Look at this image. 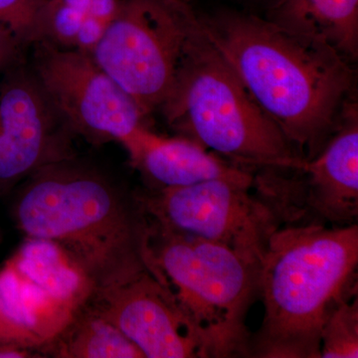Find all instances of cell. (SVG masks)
<instances>
[{"label": "cell", "instance_id": "7", "mask_svg": "<svg viewBox=\"0 0 358 358\" xmlns=\"http://www.w3.org/2000/svg\"><path fill=\"white\" fill-rule=\"evenodd\" d=\"M253 179L220 178L138 192L148 217L178 232L229 247L261 264L273 233L282 225Z\"/></svg>", "mask_w": 358, "mask_h": 358}, {"label": "cell", "instance_id": "17", "mask_svg": "<svg viewBox=\"0 0 358 358\" xmlns=\"http://www.w3.org/2000/svg\"><path fill=\"white\" fill-rule=\"evenodd\" d=\"M42 0H0V24L13 30L29 47L36 36L37 15Z\"/></svg>", "mask_w": 358, "mask_h": 358}, {"label": "cell", "instance_id": "10", "mask_svg": "<svg viewBox=\"0 0 358 358\" xmlns=\"http://www.w3.org/2000/svg\"><path fill=\"white\" fill-rule=\"evenodd\" d=\"M75 138L25 57L0 75V195L42 167L76 157Z\"/></svg>", "mask_w": 358, "mask_h": 358}, {"label": "cell", "instance_id": "16", "mask_svg": "<svg viewBox=\"0 0 358 358\" xmlns=\"http://www.w3.org/2000/svg\"><path fill=\"white\" fill-rule=\"evenodd\" d=\"M358 357L357 294L339 301L320 334V358Z\"/></svg>", "mask_w": 358, "mask_h": 358}, {"label": "cell", "instance_id": "18", "mask_svg": "<svg viewBox=\"0 0 358 358\" xmlns=\"http://www.w3.org/2000/svg\"><path fill=\"white\" fill-rule=\"evenodd\" d=\"M26 48L13 30L0 24V75L25 57Z\"/></svg>", "mask_w": 358, "mask_h": 358}, {"label": "cell", "instance_id": "21", "mask_svg": "<svg viewBox=\"0 0 358 358\" xmlns=\"http://www.w3.org/2000/svg\"><path fill=\"white\" fill-rule=\"evenodd\" d=\"M2 240V235H1V231H0V242H1Z\"/></svg>", "mask_w": 358, "mask_h": 358}, {"label": "cell", "instance_id": "8", "mask_svg": "<svg viewBox=\"0 0 358 358\" xmlns=\"http://www.w3.org/2000/svg\"><path fill=\"white\" fill-rule=\"evenodd\" d=\"M29 47L37 83L76 138L95 145L122 143L148 127L140 106L91 55L45 41Z\"/></svg>", "mask_w": 358, "mask_h": 358}, {"label": "cell", "instance_id": "4", "mask_svg": "<svg viewBox=\"0 0 358 358\" xmlns=\"http://www.w3.org/2000/svg\"><path fill=\"white\" fill-rule=\"evenodd\" d=\"M159 112L178 136L249 169H293L303 159L247 93L197 16Z\"/></svg>", "mask_w": 358, "mask_h": 358}, {"label": "cell", "instance_id": "6", "mask_svg": "<svg viewBox=\"0 0 358 358\" xmlns=\"http://www.w3.org/2000/svg\"><path fill=\"white\" fill-rule=\"evenodd\" d=\"M196 17L183 0H121L92 58L148 117L173 88Z\"/></svg>", "mask_w": 358, "mask_h": 358}, {"label": "cell", "instance_id": "11", "mask_svg": "<svg viewBox=\"0 0 358 358\" xmlns=\"http://www.w3.org/2000/svg\"><path fill=\"white\" fill-rule=\"evenodd\" d=\"M88 306L115 324L145 358L199 357L192 329L169 285L152 273L96 289Z\"/></svg>", "mask_w": 358, "mask_h": 358}, {"label": "cell", "instance_id": "15", "mask_svg": "<svg viewBox=\"0 0 358 358\" xmlns=\"http://www.w3.org/2000/svg\"><path fill=\"white\" fill-rule=\"evenodd\" d=\"M39 352L43 357L56 358H145L115 324L88 303Z\"/></svg>", "mask_w": 358, "mask_h": 358}, {"label": "cell", "instance_id": "1", "mask_svg": "<svg viewBox=\"0 0 358 358\" xmlns=\"http://www.w3.org/2000/svg\"><path fill=\"white\" fill-rule=\"evenodd\" d=\"M247 93L301 159L319 155L355 87L350 60L324 42L252 14L200 17Z\"/></svg>", "mask_w": 358, "mask_h": 358}, {"label": "cell", "instance_id": "14", "mask_svg": "<svg viewBox=\"0 0 358 358\" xmlns=\"http://www.w3.org/2000/svg\"><path fill=\"white\" fill-rule=\"evenodd\" d=\"M267 20L324 42L348 60L357 58L358 0H278Z\"/></svg>", "mask_w": 358, "mask_h": 358}, {"label": "cell", "instance_id": "2", "mask_svg": "<svg viewBox=\"0 0 358 358\" xmlns=\"http://www.w3.org/2000/svg\"><path fill=\"white\" fill-rule=\"evenodd\" d=\"M14 190L11 216L17 229L25 237L64 247L96 289L145 272L167 285L155 262L150 217L138 193L102 169L76 155L42 167Z\"/></svg>", "mask_w": 358, "mask_h": 358}, {"label": "cell", "instance_id": "13", "mask_svg": "<svg viewBox=\"0 0 358 358\" xmlns=\"http://www.w3.org/2000/svg\"><path fill=\"white\" fill-rule=\"evenodd\" d=\"M18 272L60 303L80 312L96 287L68 250L50 240L26 237L8 259Z\"/></svg>", "mask_w": 358, "mask_h": 358}, {"label": "cell", "instance_id": "19", "mask_svg": "<svg viewBox=\"0 0 358 358\" xmlns=\"http://www.w3.org/2000/svg\"><path fill=\"white\" fill-rule=\"evenodd\" d=\"M0 343H15V345L26 346L38 352L36 341L24 329L18 326L8 317L2 307L1 301H0Z\"/></svg>", "mask_w": 358, "mask_h": 358}, {"label": "cell", "instance_id": "12", "mask_svg": "<svg viewBox=\"0 0 358 358\" xmlns=\"http://www.w3.org/2000/svg\"><path fill=\"white\" fill-rule=\"evenodd\" d=\"M129 164L150 188H173L213 179H253V169L233 164L185 136H166L145 127L121 143Z\"/></svg>", "mask_w": 358, "mask_h": 358}, {"label": "cell", "instance_id": "5", "mask_svg": "<svg viewBox=\"0 0 358 358\" xmlns=\"http://www.w3.org/2000/svg\"><path fill=\"white\" fill-rule=\"evenodd\" d=\"M150 220L155 262L189 324L199 357H249L246 320L259 298L260 263Z\"/></svg>", "mask_w": 358, "mask_h": 358}, {"label": "cell", "instance_id": "3", "mask_svg": "<svg viewBox=\"0 0 358 358\" xmlns=\"http://www.w3.org/2000/svg\"><path fill=\"white\" fill-rule=\"evenodd\" d=\"M358 226L282 224L260 264L262 324L250 357L320 358V334L339 301L357 294Z\"/></svg>", "mask_w": 358, "mask_h": 358}, {"label": "cell", "instance_id": "9", "mask_svg": "<svg viewBox=\"0 0 358 358\" xmlns=\"http://www.w3.org/2000/svg\"><path fill=\"white\" fill-rule=\"evenodd\" d=\"M262 186L282 224H357V103L348 101L338 128L319 155L296 169H268Z\"/></svg>", "mask_w": 358, "mask_h": 358}, {"label": "cell", "instance_id": "20", "mask_svg": "<svg viewBox=\"0 0 358 358\" xmlns=\"http://www.w3.org/2000/svg\"><path fill=\"white\" fill-rule=\"evenodd\" d=\"M43 357L37 350L15 343H0V358Z\"/></svg>", "mask_w": 358, "mask_h": 358}]
</instances>
